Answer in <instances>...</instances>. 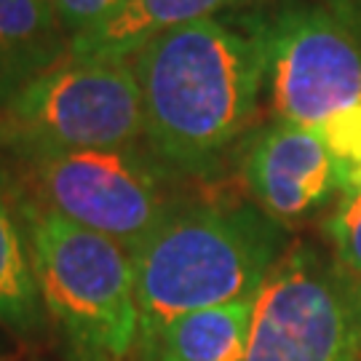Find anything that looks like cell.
Returning a JSON list of instances; mask_svg holds the SVG:
<instances>
[{
    "label": "cell",
    "mask_w": 361,
    "mask_h": 361,
    "mask_svg": "<svg viewBox=\"0 0 361 361\" xmlns=\"http://www.w3.org/2000/svg\"><path fill=\"white\" fill-rule=\"evenodd\" d=\"M145 137L166 164L212 174L257 110L268 78V30L204 19L131 56Z\"/></svg>",
    "instance_id": "cell-1"
},
{
    "label": "cell",
    "mask_w": 361,
    "mask_h": 361,
    "mask_svg": "<svg viewBox=\"0 0 361 361\" xmlns=\"http://www.w3.org/2000/svg\"><path fill=\"white\" fill-rule=\"evenodd\" d=\"M284 252V225L257 207H171L131 252L140 337L185 313L255 297Z\"/></svg>",
    "instance_id": "cell-2"
},
{
    "label": "cell",
    "mask_w": 361,
    "mask_h": 361,
    "mask_svg": "<svg viewBox=\"0 0 361 361\" xmlns=\"http://www.w3.org/2000/svg\"><path fill=\"white\" fill-rule=\"evenodd\" d=\"M43 308L75 361H129L140 345L134 259L126 246L59 217L38 201L22 204Z\"/></svg>",
    "instance_id": "cell-3"
},
{
    "label": "cell",
    "mask_w": 361,
    "mask_h": 361,
    "mask_svg": "<svg viewBox=\"0 0 361 361\" xmlns=\"http://www.w3.org/2000/svg\"><path fill=\"white\" fill-rule=\"evenodd\" d=\"M0 131L25 153L131 147L145 134L131 62L65 59L3 102Z\"/></svg>",
    "instance_id": "cell-4"
},
{
    "label": "cell",
    "mask_w": 361,
    "mask_h": 361,
    "mask_svg": "<svg viewBox=\"0 0 361 361\" xmlns=\"http://www.w3.org/2000/svg\"><path fill=\"white\" fill-rule=\"evenodd\" d=\"M244 361H361V292L332 255L286 246L255 297Z\"/></svg>",
    "instance_id": "cell-5"
},
{
    "label": "cell",
    "mask_w": 361,
    "mask_h": 361,
    "mask_svg": "<svg viewBox=\"0 0 361 361\" xmlns=\"http://www.w3.org/2000/svg\"><path fill=\"white\" fill-rule=\"evenodd\" d=\"M38 204L134 252L171 212L158 169L134 147L27 153Z\"/></svg>",
    "instance_id": "cell-6"
},
{
    "label": "cell",
    "mask_w": 361,
    "mask_h": 361,
    "mask_svg": "<svg viewBox=\"0 0 361 361\" xmlns=\"http://www.w3.org/2000/svg\"><path fill=\"white\" fill-rule=\"evenodd\" d=\"M276 118L319 129L361 102V32L329 8H292L268 30Z\"/></svg>",
    "instance_id": "cell-7"
},
{
    "label": "cell",
    "mask_w": 361,
    "mask_h": 361,
    "mask_svg": "<svg viewBox=\"0 0 361 361\" xmlns=\"http://www.w3.org/2000/svg\"><path fill=\"white\" fill-rule=\"evenodd\" d=\"M241 177L259 212L297 225L340 198L332 155L313 129L276 118L246 145Z\"/></svg>",
    "instance_id": "cell-8"
},
{
    "label": "cell",
    "mask_w": 361,
    "mask_h": 361,
    "mask_svg": "<svg viewBox=\"0 0 361 361\" xmlns=\"http://www.w3.org/2000/svg\"><path fill=\"white\" fill-rule=\"evenodd\" d=\"M246 0H126L113 16L78 32L67 43L65 59L78 62H131L150 40L171 30L244 6Z\"/></svg>",
    "instance_id": "cell-9"
},
{
    "label": "cell",
    "mask_w": 361,
    "mask_h": 361,
    "mask_svg": "<svg viewBox=\"0 0 361 361\" xmlns=\"http://www.w3.org/2000/svg\"><path fill=\"white\" fill-rule=\"evenodd\" d=\"M255 297L177 316L140 337L137 361H244Z\"/></svg>",
    "instance_id": "cell-10"
},
{
    "label": "cell",
    "mask_w": 361,
    "mask_h": 361,
    "mask_svg": "<svg viewBox=\"0 0 361 361\" xmlns=\"http://www.w3.org/2000/svg\"><path fill=\"white\" fill-rule=\"evenodd\" d=\"M59 35L65 30L51 0H0V89L6 99L30 78L54 67V56H67Z\"/></svg>",
    "instance_id": "cell-11"
},
{
    "label": "cell",
    "mask_w": 361,
    "mask_h": 361,
    "mask_svg": "<svg viewBox=\"0 0 361 361\" xmlns=\"http://www.w3.org/2000/svg\"><path fill=\"white\" fill-rule=\"evenodd\" d=\"M38 276L22 222L0 198V324L13 332H32L43 319Z\"/></svg>",
    "instance_id": "cell-12"
},
{
    "label": "cell",
    "mask_w": 361,
    "mask_h": 361,
    "mask_svg": "<svg viewBox=\"0 0 361 361\" xmlns=\"http://www.w3.org/2000/svg\"><path fill=\"white\" fill-rule=\"evenodd\" d=\"M316 134L332 155L340 195L361 193V102L329 118Z\"/></svg>",
    "instance_id": "cell-13"
},
{
    "label": "cell",
    "mask_w": 361,
    "mask_h": 361,
    "mask_svg": "<svg viewBox=\"0 0 361 361\" xmlns=\"http://www.w3.org/2000/svg\"><path fill=\"white\" fill-rule=\"evenodd\" d=\"M324 235L340 273L361 292V193L337 198L324 219Z\"/></svg>",
    "instance_id": "cell-14"
},
{
    "label": "cell",
    "mask_w": 361,
    "mask_h": 361,
    "mask_svg": "<svg viewBox=\"0 0 361 361\" xmlns=\"http://www.w3.org/2000/svg\"><path fill=\"white\" fill-rule=\"evenodd\" d=\"M126 0H51L54 13L67 38H75L78 32H86L94 25L104 22Z\"/></svg>",
    "instance_id": "cell-15"
},
{
    "label": "cell",
    "mask_w": 361,
    "mask_h": 361,
    "mask_svg": "<svg viewBox=\"0 0 361 361\" xmlns=\"http://www.w3.org/2000/svg\"><path fill=\"white\" fill-rule=\"evenodd\" d=\"M326 8L361 32V0H326Z\"/></svg>",
    "instance_id": "cell-16"
}]
</instances>
